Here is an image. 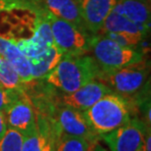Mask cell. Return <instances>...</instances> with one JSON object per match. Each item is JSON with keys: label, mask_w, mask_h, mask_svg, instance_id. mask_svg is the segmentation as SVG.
Returning <instances> with one entry per match:
<instances>
[{"label": "cell", "mask_w": 151, "mask_h": 151, "mask_svg": "<svg viewBox=\"0 0 151 151\" xmlns=\"http://www.w3.org/2000/svg\"><path fill=\"white\" fill-rule=\"evenodd\" d=\"M46 12L34 0H0V56L24 83L32 81V63L54 46Z\"/></svg>", "instance_id": "cell-1"}, {"label": "cell", "mask_w": 151, "mask_h": 151, "mask_svg": "<svg viewBox=\"0 0 151 151\" xmlns=\"http://www.w3.org/2000/svg\"><path fill=\"white\" fill-rule=\"evenodd\" d=\"M100 73V68L91 55H68L63 56L61 61L42 81L57 91L71 93L97 78Z\"/></svg>", "instance_id": "cell-2"}, {"label": "cell", "mask_w": 151, "mask_h": 151, "mask_svg": "<svg viewBox=\"0 0 151 151\" xmlns=\"http://www.w3.org/2000/svg\"><path fill=\"white\" fill-rule=\"evenodd\" d=\"M132 110L134 103L129 98L110 92L84 111L83 115L95 134L101 137L134 118Z\"/></svg>", "instance_id": "cell-3"}, {"label": "cell", "mask_w": 151, "mask_h": 151, "mask_svg": "<svg viewBox=\"0 0 151 151\" xmlns=\"http://www.w3.org/2000/svg\"><path fill=\"white\" fill-rule=\"evenodd\" d=\"M90 52L101 72H112L144 59L138 48L124 46L103 35H93Z\"/></svg>", "instance_id": "cell-4"}, {"label": "cell", "mask_w": 151, "mask_h": 151, "mask_svg": "<svg viewBox=\"0 0 151 151\" xmlns=\"http://www.w3.org/2000/svg\"><path fill=\"white\" fill-rule=\"evenodd\" d=\"M149 65L145 59L112 72H101L97 80L105 83L113 92L132 97L147 86Z\"/></svg>", "instance_id": "cell-5"}, {"label": "cell", "mask_w": 151, "mask_h": 151, "mask_svg": "<svg viewBox=\"0 0 151 151\" xmlns=\"http://www.w3.org/2000/svg\"><path fill=\"white\" fill-rule=\"evenodd\" d=\"M46 17L53 42L63 56L83 55L90 52V41L93 35L84 28L59 19L47 12Z\"/></svg>", "instance_id": "cell-6"}, {"label": "cell", "mask_w": 151, "mask_h": 151, "mask_svg": "<svg viewBox=\"0 0 151 151\" xmlns=\"http://www.w3.org/2000/svg\"><path fill=\"white\" fill-rule=\"evenodd\" d=\"M147 126L141 119L132 118L128 123L100 137L109 151H140Z\"/></svg>", "instance_id": "cell-7"}, {"label": "cell", "mask_w": 151, "mask_h": 151, "mask_svg": "<svg viewBox=\"0 0 151 151\" xmlns=\"http://www.w3.org/2000/svg\"><path fill=\"white\" fill-rule=\"evenodd\" d=\"M110 92L113 91L106 84L95 78L74 92L61 93V94H58L57 92V99L60 103L66 106L74 108L81 112H84L96 103L101 97Z\"/></svg>", "instance_id": "cell-8"}, {"label": "cell", "mask_w": 151, "mask_h": 151, "mask_svg": "<svg viewBox=\"0 0 151 151\" xmlns=\"http://www.w3.org/2000/svg\"><path fill=\"white\" fill-rule=\"evenodd\" d=\"M4 113L8 128L15 129L22 135L31 132L37 126V114L34 104L26 90Z\"/></svg>", "instance_id": "cell-9"}, {"label": "cell", "mask_w": 151, "mask_h": 151, "mask_svg": "<svg viewBox=\"0 0 151 151\" xmlns=\"http://www.w3.org/2000/svg\"><path fill=\"white\" fill-rule=\"evenodd\" d=\"M119 0H77L83 25L91 35H98L105 20Z\"/></svg>", "instance_id": "cell-10"}, {"label": "cell", "mask_w": 151, "mask_h": 151, "mask_svg": "<svg viewBox=\"0 0 151 151\" xmlns=\"http://www.w3.org/2000/svg\"><path fill=\"white\" fill-rule=\"evenodd\" d=\"M106 32L126 35L141 42L149 32V29L138 26L123 15L112 11L105 20L98 35H103Z\"/></svg>", "instance_id": "cell-11"}, {"label": "cell", "mask_w": 151, "mask_h": 151, "mask_svg": "<svg viewBox=\"0 0 151 151\" xmlns=\"http://www.w3.org/2000/svg\"><path fill=\"white\" fill-rule=\"evenodd\" d=\"M34 1L42 9H44L47 13L86 29L81 20L77 0H34Z\"/></svg>", "instance_id": "cell-12"}, {"label": "cell", "mask_w": 151, "mask_h": 151, "mask_svg": "<svg viewBox=\"0 0 151 151\" xmlns=\"http://www.w3.org/2000/svg\"><path fill=\"white\" fill-rule=\"evenodd\" d=\"M113 11L150 29V7L146 0H119Z\"/></svg>", "instance_id": "cell-13"}, {"label": "cell", "mask_w": 151, "mask_h": 151, "mask_svg": "<svg viewBox=\"0 0 151 151\" xmlns=\"http://www.w3.org/2000/svg\"><path fill=\"white\" fill-rule=\"evenodd\" d=\"M63 54L55 45L45 54L43 57L37 60V62L32 63V76L34 81H42L44 78L56 67V65L61 61Z\"/></svg>", "instance_id": "cell-14"}, {"label": "cell", "mask_w": 151, "mask_h": 151, "mask_svg": "<svg viewBox=\"0 0 151 151\" xmlns=\"http://www.w3.org/2000/svg\"><path fill=\"white\" fill-rule=\"evenodd\" d=\"M98 142L99 140L96 139L62 134L59 137L56 151H93Z\"/></svg>", "instance_id": "cell-15"}, {"label": "cell", "mask_w": 151, "mask_h": 151, "mask_svg": "<svg viewBox=\"0 0 151 151\" xmlns=\"http://www.w3.org/2000/svg\"><path fill=\"white\" fill-rule=\"evenodd\" d=\"M0 84L11 89H25L26 86L13 66L2 56H0Z\"/></svg>", "instance_id": "cell-16"}, {"label": "cell", "mask_w": 151, "mask_h": 151, "mask_svg": "<svg viewBox=\"0 0 151 151\" xmlns=\"http://www.w3.org/2000/svg\"><path fill=\"white\" fill-rule=\"evenodd\" d=\"M23 135L13 129H7L0 139V151H22Z\"/></svg>", "instance_id": "cell-17"}, {"label": "cell", "mask_w": 151, "mask_h": 151, "mask_svg": "<svg viewBox=\"0 0 151 151\" xmlns=\"http://www.w3.org/2000/svg\"><path fill=\"white\" fill-rule=\"evenodd\" d=\"M25 89H11L0 84V111L5 112L12 103H14Z\"/></svg>", "instance_id": "cell-18"}, {"label": "cell", "mask_w": 151, "mask_h": 151, "mask_svg": "<svg viewBox=\"0 0 151 151\" xmlns=\"http://www.w3.org/2000/svg\"><path fill=\"white\" fill-rule=\"evenodd\" d=\"M48 119V126H47V132H46V139L43 144L41 151H56L57 150V144L60 135L62 134L59 132V129L56 128V126Z\"/></svg>", "instance_id": "cell-19"}, {"label": "cell", "mask_w": 151, "mask_h": 151, "mask_svg": "<svg viewBox=\"0 0 151 151\" xmlns=\"http://www.w3.org/2000/svg\"><path fill=\"white\" fill-rule=\"evenodd\" d=\"M140 151H151V128H149L145 132Z\"/></svg>", "instance_id": "cell-20"}, {"label": "cell", "mask_w": 151, "mask_h": 151, "mask_svg": "<svg viewBox=\"0 0 151 151\" xmlns=\"http://www.w3.org/2000/svg\"><path fill=\"white\" fill-rule=\"evenodd\" d=\"M8 129V125H7V120H6L5 113L0 111V139L4 137Z\"/></svg>", "instance_id": "cell-21"}, {"label": "cell", "mask_w": 151, "mask_h": 151, "mask_svg": "<svg viewBox=\"0 0 151 151\" xmlns=\"http://www.w3.org/2000/svg\"><path fill=\"white\" fill-rule=\"evenodd\" d=\"M93 151H109V150H107L106 148H105V147H103L100 143L98 142V143L95 145V147H94V149H93Z\"/></svg>", "instance_id": "cell-22"}]
</instances>
